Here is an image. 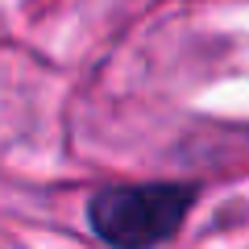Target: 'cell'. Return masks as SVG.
<instances>
[{
	"mask_svg": "<svg viewBox=\"0 0 249 249\" xmlns=\"http://www.w3.org/2000/svg\"><path fill=\"white\" fill-rule=\"evenodd\" d=\"M196 204V187L187 183H142V187H104L88 204V220L108 245H158L183 224Z\"/></svg>",
	"mask_w": 249,
	"mask_h": 249,
	"instance_id": "1",
	"label": "cell"
}]
</instances>
